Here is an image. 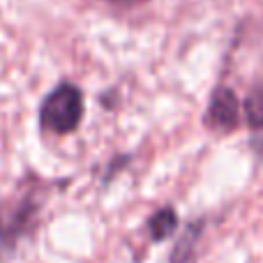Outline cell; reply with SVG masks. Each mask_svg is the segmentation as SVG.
I'll return each instance as SVG.
<instances>
[{
  "mask_svg": "<svg viewBox=\"0 0 263 263\" xmlns=\"http://www.w3.org/2000/svg\"><path fill=\"white\" fill-rule=\"evenodd\" d=\"M205 231V219H192L182 233L176 238L168 263H196V252H199V242Z\"/></svg>",
  "mask_w": 263,
  "mask_h": 263,
  "instance_id": "cell-4",
  "label": "cell"
},
{
  "mask_svg": "<svg viewBox=\"0 0 263 263\" xmlns=\"http://www.w3.org/2000/svg\"><path fill=\"white\" fill-rule=\"evenodd\" d=\"M123 3H145V0H123Z\"/></svg>",
  "mask_w": 263,
  "mask_h": 263,
  "instance_id": "cell-8",
  "label": "cell"
},
{
  "mask_svg": "<svg viewBox=\"0 0 263 263\" xmlns=\"http://www.w3.org/2000/svg\"><path fill=\"white\" fill-rule=\"evenodd\" d=\"M83 120V92L74 83H60L40 106V127L51 134H72Z\"/></svg>",
  "mask_w": 263,
  "mask_h": 263,
  "instance_id": "cell-2",
  "label": "cell"
},
{
  "mask_svg": "<svg viewBox=\"0 0 263 263\" xmlns=\"http://www.w3.org/2000/svg\"><path fill=\"white\" fill-rule=\"evenodd\" d=\"M129 159H132L129 155H123V157H116L114 162H111L109 171H106V178H104V182H111V180H114V176H116V173H118V171H123L125 166H127V162H129Z\"/></svg>",
  "mask_w": 263,
  "mask_h": 263,
  "instance_id": "cell-7",
  "label": "cell"
},
{
  "mask_svg": "<svg viewBox=\"0 0 263 263\" xmlns=\"http://www.w3.org/2000/svg\"><path fill=\"white\" fill-rule=\"evenodd\" d=\"M245 120L250 127L254 129H263V81L259 86H254V90L245 97Z\"/></svg>",
  "mask_w": 263,
  "mask_h": 263,
  "instance_id": "cell-6",
  "label": "cell"
},
{
  "mask_svg": "<svg viewBox=\"0 0 263 263\" xmlns=\"http://www.w3.org/2000/svg\"><path fill=\"white\" fill-rule=\"evenodd\" d=\"M178 224H180V219H178L176 208L164 205V208H157L148 217V222H145V231H148V238L153 242H164L171 236H176Z\"/></svg>",
  "mask_w": 263,
  "mask_h": 263,
  "instance_id": "cell-5",
  "label": "cell"
},
{
  "mask_svg": "<svg viewBox=\"0 0 263 263\" xmlns=\"http://www.w3.org/2000/svg\"><path fill=\"white\" fill-rule=\"evenodd\" d=\"M46 201V185L37 178H26L21 185L0 201V250L14 252L37 227Z\"/></svg>",
  "mask_w": 263,
  "mask_h": 263,
  "instance_id": "cell-1",
  "label": "cell"
},
{
  "mask_svg": "<svg viewBox=\"0 0 263 263\" xmlns=\"http://www.w3.org/2000/svg\"><path fill=\"white\" fill-rule=\"evenodd\" d=\"M203 123L208 129L215 132H233L238 127V123H240V100H238L233 88L219 86L217 90H213Z\"/></svg>",
  "mask_w": 263,
  "mask_h": 263,
  "instance_id": "cell-3",
  "label": "cell"
}]
</instances>
